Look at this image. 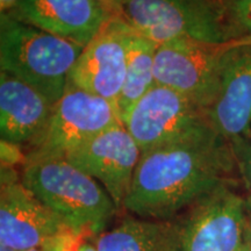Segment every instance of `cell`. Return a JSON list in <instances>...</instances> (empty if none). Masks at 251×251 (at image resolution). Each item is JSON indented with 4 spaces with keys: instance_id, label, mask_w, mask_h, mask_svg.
Listing matches in <instances>:
<instances>
[{
    "instance_id": "6",
    "label": "cell",
    "mask_w": 251,
    "mask_h": 251,
    "mask_svg": "<svg viewBox=\"0 0 251 251\" xmlns=\"http://www.w3.org/2000/svg\"><path fill=\"white\" fill-rule=\"evenodd\" d=\"M118 125L124 124L115 103L69 83L26 156L64 155Z\"/></svg>"
},
{
    "instance_id": "16",
    "label": "cell",
    "mask_w": 251,
    "mask_h": 251,
    "mask_svg": "<svg viewBox=\"0 0 251 251\" xmlns=\"http://www.w3.org/2000/svg\"><path fill=\"white\" fill-rule=\"evenodd\" d=\"M156 49L155 42L133 30L128 48L127 72L117 103L121 121L135 103L156 85L153 74Z\"/></svg>"
},
{
    "instance_id": "13",
    "label": "cell",
    "mask_w": 251,
    "mask_h": 251,
    "mask_svg": "<svg viewBox=\"0 0 251 251\" xmlns=\"http://www.w3.org/2000/svg\"><path fill=\"white\" fill-rule=\"evenodd\" d=\"M7 14L83 47L113 17L97 0H19Z\"/></svg>"
},
{
    "instance_id": "11",
    "label": "cell",
    "mask_w": 251,
    "mask_h": 251,
    "mask_svg": "<svg viewBox=\"0 0 251 251\" xmlns=\"http://www.w3.org/2000/svg\"><path fill=\"white\" fill-rule=\"evenodd\" d=\"M141 155L129 131L118 125L63 156L98 181L119 209L124 207Z\"/></svg>"
},
{
    "instance_id": "2",
    "label": "cell",
    "mask_w": 251,
    "mask_h": 251,
    "mask_svg": "<svg viewBox=\"0 0 251 251\" xmlns=\"http://www.w3.org/2000/svg\"><path fill=\"white\" fill-rule=\"evenodd\" d=\"M21 183L75 230L99 235L118 207L94 178L63 155L26 156Z\"/></svg>"
},
{
    "instance_id": "10",
    "label": "cell",
    "mask_w": 251,
    "mask_h": 251,
    "mask_svg": "<svg viewBox=\"0 0 251 251\" xmlns=\"http://www.w3.org/2000/svg\"><path fill=\"white\" fill-rule=\"evenodd\" d=\"M68 228L61 216L21 183L13 168L1 165L0 243L17 251L39 249L46 240Z\"/></svg>"
},
{
    "instance_id": "9",
    "label": "cell",
    "mask_w": 251,
    "mask_h": 251,
    "mask_svg": "<svg viewBox=\"0 0 251 251\" xmlns=\"http://www.w3.org/2000/svg\"><path fill=\"white\" fill-rule=\"evenodd\" d=\"M133 30L120 15H113L83 49L69 83L117 105L127 72Z\"/></svg>"
},
{
    "instance_id": "8",
    "label": "cell",
    "mask_w": 251,
    "mask_h": 251,
    "mask_svg": "<svg viewBox=\"0 0 251 251\" xmlns=\"http://www.w3.org/2000/svg\"><path fill=\"white\" fill-rule=\"evenodd\" d=\"M179 251H237L246 240L248 200L225 185L188 207Z\"/></svg>"
},
{
    "instance_id": "22",
    "label": "cell",
    "mask_w": 251,
    "mask_h": 251,
    "mask_svg": "<svg viewBox=\"0 0 251 251\" xmlns=\"http://www.w3.org/2000/svg\"><path fill=\"white\" fill-rule=\"evenodd\" d=\"M19 0H0V11L1 13H7L18 4Z\"/></svg>"
},
{
    "instance_id": "7",
    "label": "cell",
    "mask_w": 251,
    "mask_h": 251,
    "mask_svg": "<svg viewBox=\"0 0 251 251\" xmlns=\"http://www.w3.org/2000/svg\"><path fill=\"white\" fill-rule=\"evenodd\" d=\"M231 45L188 37L158 45L153 67L156 84L178 91L205 112L215 96L225 54Z\"/></svg>"
},
{
    "instance_id": "15",
    "label": "cell",
    "mask_w": 251,
    "mask_h": 251,
    "mask_svg": "<svg viewBox=\"0 0 251 251\" xmlns=\"http://www.w3.org/2000/svg\"><path fill=\"white\" fill-rule=\"evenodd\" d=\"M180 221L128 218L100 234L98 251H179Z\"/></svg>"
},
{
    "instance_id": "5",
    "label": "cell",
    "mask_w": 251,
    "mask_h": 251,
    "mask_svg": "<svg viewBox=\"0 0 251 251\" xmlns=\"http://www.w3.org/2000/svg\"><path fill=\"white\" fill-rule=\"evenodd\" d=\"M119 15L157 46L179 37L229 43L208 0H124Z\"/></svg>"
},
{
    "instance_id": "4",
    "label": "cell",
    "mask_w": 251,
    "mask_h": 251,
    "mask_svg": "<svg viewBox=\"0 0 251 251\" xmlns=\"http://www.w3.org/2000/svg\"><path fill=\"white\" fill-rule=\"evenodd\" d=\"M122 124L142 153L213 129L203 109L196 102L158 84L135 103Z\"/></svg>"
},
{
    "instance_id": "23",
    "label": "cell",
    "mask_w": 251,
    "mask_h": 251,
    "mask_svg": "<svg viewBox=\"0 0 251 251\" xmlns=\"http://www.w3.org/2000/svg\"><path fill=\"white\" fill-rule=\"evenodd\" d=\"M237 251H251V231L250 230H249V233H248L243 244L241 246V248Z\"/></svg>"
},
{
    "instance_id": "17",
    "label": "cell",
    "mask_w": 251,
    "mask_h": 251,
    "mask_svg": "<svg viewBox=\"0 0 251 251\" xmlns=\"http://www.w3.org/2000/svg\"><path fill=\"white\" fill-rule=\"evenodd\" d=\"M229 43H251V0H208Z\"/></svg>"
},
{
    "instance_id": "14",
    "label": "cell",
    "mask_w": 251,
    "mask_h": 251,
    "mask_svg": "<svg viewBox=\"0 0 251 251\" xmlns=\"http://www.w3.org/2000/svg\"><path fill=\"white\" fill-rule=\"evenodd\" d=\"M54 105L45 94L7 72H0V135L17 146H29L42 133Z\"/></svg>"
},
{
    "instance_id": "25",
    "label": "cell",
    "mask_w": 251,
    "mask_h": 251,
    "mask_svg": "<svg viewBox=\"0 0 251 251\" xmlns=\"http://www.w3.org/2000/svg\"><path fill=\"white\" fill-rule=\"evenodd\" d=\"M28 251H41V249L39 248V249H31V250H28Z\"/></svg>"
},
{
    "instance_id": "24",
    "label": "cell",
    "mask_w": 251,
    "mask_h": 251,
    "mask_svg": "<svg viewBox=\"0 0 251 251\" xmlns=\"http://www.w3.org/2000/svg\"><path fill=\"white\" fill-rule=\"evenodd\" d=\"M0 251H17L14 249H12V248H9L7 246H5V244H1L0 243Z\"/></svg>"
},
{
    "instance_id": "20",
    "label": "cell",
    "mask_w": 251,
    "mask_h": 251,
    "mask_svg": "<svg viewBox=\"0 0 251 251\" xmlns=\"http://www.w3.org/2000/svg\"><path fill=\"white\" fill-rule=\"evenodd\" d=\"M25 161H26V155L21 151L20 146L1 140V165L13 168L19 163L24 165Z\"/></svg>"
},
{
    "instance_id": "18",
    "label": "cell",
    "mask_w": 251,
    "mask_h": 251,
    "mask_svg": "<svg viewBox=\"0 0 251 251\" xmlns=\"http://www.w3.org/2000/svg\"><path fill=\"white\" fill-rule=\"evenodd\" d=\"M98 236L90 230L68 228L46 240L40 249L41 251H98Z\"/></svg>"
},
{
    "instance_id": "1",
    "label": "cell",
    "mask_w": 251,
    "mask_h": 251,
    "mask_svg": "<svg viewBox=\"0 0 251 251\" xmlns=\"http://www.w3.org/2000/svg\"><path fill=\"white\" fill-rule=\"evenodd\" d=\"M237 174L230 143L214 129L141 155L124 208L149 220H171Z\"/></svg>"
},
{
    "instance_id": "3",
    "label": "cell",
    "mask_w": 251,
    "mask_h": 251,
    "mask_svg": "<svg viewBox=\"0 0 251 251\" xmlns=\"http://www.w3.org/2000/svg\"><path fill=\"white\" fill-rule=\"evenodd\" d=\"M85 47L0 15V69L29 84L52 103L61 99Z\"/></svg>"
},
{
    "instance_id": "19",
    "label": "cell",
    "mask_w": 251,
    "mask_h": 251,
    "mask_svg": "<svg viewBox=\"0 0 251 251\" xmlns=\"http://www.w3.org/2000/svg\"><path fill=\"white\" fill-rule=\"evenodd\" d=\"M230 146L236 162L237 175L251 199V125L246 133Z\"/></svg>"
},
{
    "instance_id": "21",
    "label": "cell",
    "mask_w": 251,
    "mask_h": 251,
    "mask_svg": "<svg viewBox=\"0 0 251 251\" xmlns=\"http://www.w3.org/2000/svg\"><path fill=\"white\" fill-rule=\"evenodd\" d=\"M100 5H102L109 13L113 15H119L121 11V5L124 0H97Z\"/></svg>"
},
{
    "instance_id": "12",
    "label": "cell",
    "mask_w": 251,
    "mask_h": 251,
    "mask_svg": "<svg viewBox=\"0 0 251 251\" xmlns=\"http://www.w3.org/2000/svg\"><path fill=\"white\" fill-rule=\"evenodd\" d=\"M212 128L234 143L251 125V43H234L226 51L218 87L205 111Z\"/></svg>"
}]
</instances>
